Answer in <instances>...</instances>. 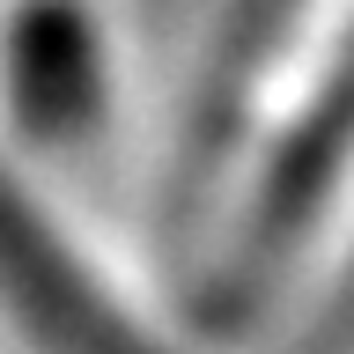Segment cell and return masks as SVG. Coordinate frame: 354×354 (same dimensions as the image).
<instances>
[{
  "instance_id": "obj_1",
  "label": "cell",
  "mask_w": 354,
  "mask_h": 354,
  "mask_svg": "<svg viewBox=\"0 0 354 354\" xmlns=\"http://www.w3.org/2000/svg\"><path fill=\"white\" fill-rule=\"evenodd\" d=\"M0 303L44 354H155L126 317L96 303V288L52 251V236L8 199V185H0Z\"/></svg>"
}]
</instances>
